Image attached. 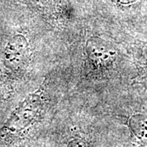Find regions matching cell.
<instances>
[{
    "instance_id": "cell-6",
    "label": "cell",
    "mask_w": 147,
    "mask_h": 147,
    "mask_svg": "<svg viewBox=\"0 0 147 147\" xmlns=\"http://www.w3.org/2000/svg\"><path fill=\"white\" fill-rule=\"evenodd\" d=\"M142 0H115V2L121 7H131L138 4Z\"/></svg>"
},
{
    "instance_id": "cell-2",
    "label": "cell",
    "mask_w": 147,
    "mask_h": 147,
    "mask_svg": "<svg viewBox=\"0 0 147 147\" xmlns=\"http://www.w3.org/2000/svg\"><path fill=\"white\" fill-rule=\"evenodd\" d=\"M29 55L30 46L26 37L16 34L9 40L3 51V63L8 69L18 71L27 65Z\"/></svg>"
},
{
    "instance_id": "cell-5",
    "label": "cell",
    "mask_w": 147,
    "mask_h": 147,
    "mask_svg": "<svg viewBox=\"0 0 147 147\" xmlns=\"http://www.w3.org/2000/svg\"><path fill=\"white\" fill-rule=\"evenodd\" d=\"M128 127L134 137L147 145V114L136 113L128 119Z\"/></svg>"
},
{
    "instance_id": "cell-1",
    "label": "cell",
    "mask_w": 147,
    "mask_h": 147,
    "mask_svg": "<svg viewBox=\"0 0 147 147\" xmlns=\"http://www.w3.org/2000/svg\"><path fill=\"white\" fill-rule=\"evenodd\" d=\"M89 63L97 70H109L118 59V51L111 42L99 37H92L86 44Z\"/></svg>"
},
{
    "instance_id": "cell-4",
    "label": "cell",
    "mask_w": 147,
    "mask_h": 147,
    "mask_svg": "<svg viewBox=\"0 0 147 147\" xmlns=\"http://www.w3.org/2000/svg\"><path fill=\"white\" fill-rule=\"evenodd\" d=\"M135 74L131 77L132 85H139L147 90V42L137 40L130 46Z\"/></svg>"
},
{
    "instance_id": "cell-3",
    "label": "cell",
    "mask_w": 147,
    "mask_h": 147,
    "mask_svg": "<svg viewBox=\"0 0 147 147\" xmlns=\"http://www.w3.org/2000/svg\"><path fill=\"white\" fill-rule=\"evenodd\" d=\"M43 89L44 85H42L37 92L29 95L19 105L11 118V129L19 130L23 128L36 116L41 105Z\"/></svg>"
}]
</instances>
